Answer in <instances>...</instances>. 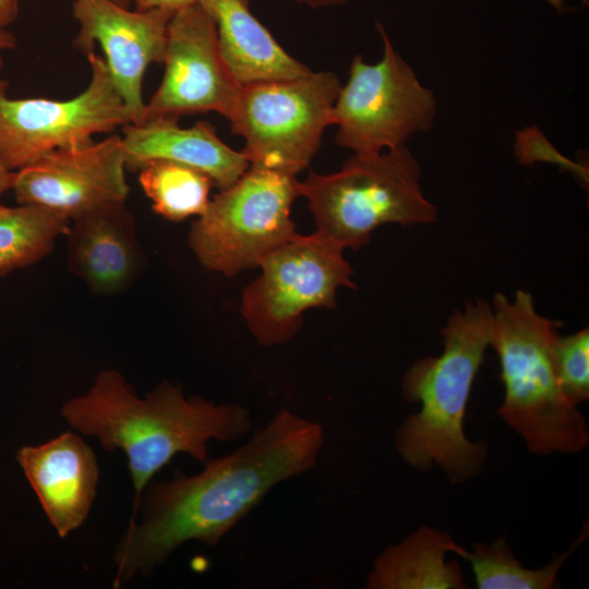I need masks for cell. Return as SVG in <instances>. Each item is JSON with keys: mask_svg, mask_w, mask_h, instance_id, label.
<instances>
[{"mask_svg": "<svg viewBox=\"0 0 589 589\" xmlns=\"http://www.w3.org/2000/svg\"><path fill=\"white\" fill-rule=\"evenodd\" d=\"M323 445L320 423L281 409L199 473L152 480L117 544L115 588L149 575L185 542L216 546L274 486L314 468Z\"/></svg>", "mask_w": 589, "mask_h": 589, "instance_id": "6da1fadb", "label": "cell"}, {"mask_svg": "<svg viewBox=\"0 0 589 589\" xmlns=\"http://www.w3.org/2000/svg\"><path fill=\"white\" fill-rule=\"evenodd\" d=\"M61 414L107 452L124 453L134 489L132 516L146 485L175 456L204 464L211 441L236 442L253 430L250 411L239 404L188 397L181 384L168 381L140 397L113 369L99 372L85 394L65 401Z\"/></svg>", "mask_w": 589, "mask_h": 589, "instance_id": "7a4b0ae2", "label": "cell"}, {"mask_svg": "<svg viewBox=\"0 0 589 589\" xmlns=\"http://www.w3.org/2000/svg\"><path fill=\"white\" fill-rule=\"evenodd\" d=\"M493 309L483 299L455 311L442 329L443 350L417 360L405 373L401 393L420 410L395 433L398 455L419 471L437 466L453 483L478 476L488 457L484 441L465 433L467 404L474 377L491 344Z\"/></svg>", "mask_w": 589, "mask_h": 589, "instance_id": "3957f363", "label": "cell"}, {"mask_svg": "<svg viewBox=\"0 0 589 589\" xmlns=\"http://www.w3.org/2000/svg\"><path fill=\"white\" fill-rule=\"evenodd\" d=\"M492 309L490 346L504 384L500 417L532 454L582 452L589 444L588 424L563 394L554 363L553 342L562 323L540 315L525 290L514 300L496 293Z\"/></svg>", "mask_w": 589, "mask_h": 589, "instance_id": "277c9868", "label": "cell"}, {"mask_svg": "<svg viewBox=\"0 0 589 589\" xmlns=\"http://www.w3.org/2000/svg\"><path fill=\"white\" fill-rule=\"evenodd\" d=\"M420 181V165L405 145L377 154H353L334 173L311 171L300 182V196L308 200L317 231L358 250L382 225L436 220V206L424 196Z\"/></svg>", "mask_w": 589, "mask_h": 589, "instance_id": "5b68a950", "label": "cell"}, {"mask_svg": "<svg viewBox=\"0 0 589 589\" xmlns=\"http://www.w3.org/2000/svg\"><path fill=\"white\" fill-rule=\"evenodd\" d=\"M298 196L297 176L250 165L209 200L191 226L189 245L206 269L226 276L259 267L296 233L290 214Z\"/></svg>", "mask_w": 589, "mask_h": 589, "instance_id": "8992f818", "label": "cell"}, {"mask_svg": "<svg viewBox=\"0 0 589 589\" xmlns=\"http://www.w3.org/2000/svg\"><path fill=\"white\" fill-rule=\"evenodd\" d=\"M340 86L332 71L241 85L227 119L244 139L250 165L294 176L304 170L332 125Z\"/></svg>", "mask_w": 589, "mask_h": 589, "instance_id": "52a82bcc", "label": "cell"}, {"mask_svg": "<svg viewBox=\"0 0 589 589\" xmlns=\"http://www.w3.org/2000/svg\"><path fill=\"white\" fill-rule=\"evenodd\" d=\"M376 28L382 59L368 63L354 56L332 109L337 144L358 155L405 146L412 135L432 128L437 111L432 89L395 50L383 25L376 22Z\"/></svg>", "mask_w": 589, "mask_h": 589, "instance_id": "ba28073f", "label": "cell"}, {"mask_svg": "<svg viewBox=\"0 0 589 589\" xmlns=\"http://www.w3.org/2000/svg\"><path fill=\"white\" fill-rule=\"evenodd\" d=\"M344 247L316 230L297 232L260 263L261 275L243 291L241 313L265 347L291 340L312 308H334L339 287L356 288Z\"/></svg>", "mask_w": 589, "mask_h": 589, "instance_id": "9c48e42d", "label": "cell"}, {"mask_svg": "<svg viewBox=\"0 0 589 589\" xmlns=\"http://www.w3.org/2000/svg\"><path fill=\"white\" fill-rule=\"evenodd\" d=\"M87 87L70 99L11 98L0 80V159L17 171L46 154L86 145L97 133L131 123L125 104L101 56L86 55Z\"/></svg>", "mask_w": 589, "mask_h": 589, "instance_id": "30bf717a", "label": "cell"}, {"mask_svg": "<svg viewBox=\"0 0 589 589\" xmlns=\"http://www.w3.org/2000/svg\"><path fill=\"white\" fill-rule=\"evenodd\" d=\"M163 63V80L145 103L142 122L211 111L228 118L241 85L221 58L213 17L200 3L172 14Z\"/></svg>", "mask_w": 589, "mask_h": 589, "instance_id": "8fae6325", "label": "cell"}, {"mask_svg": "<svg viewBox=\"0 0 589 589\" xmlns=\"http://www.w3.org/2000/svg\"><path fill=\"white\" fill-rule=\"evenodd\" d=\"M120 135L50 152L15 171L19 204L39 205L70 220L93 209L125 203L129 185Z\"/></svg>", "mask_w": 589, "mask_h": 589, "instance_id": "7c38bea8", "label": "cell"}, {"mask_svg": "<svg viewBox=\"0 0 589 589\" xmlns=\"http://www.w3.org/2000/svg\"><path fill=\"white\" fill-rule=\"evenodd\" d=\"M72 10L80 26L74 47L87 55L99 45L131 123H142L143 77L151 63L164 61L167 26L175 12L131 11L112 0H73Z\"/></svg>", "mask_w": 589, "mask_h": 589, "instance_id": "4fadbf2b", "label": "cell"}, {"mask_svg": "<svg viewBox=\"0 0 589 589\" xmlns=\"http://www.w3.org/2000/svg\"><path fill=\"white\" fill-rule=\"evenodd\" d=\"M16 460L60 538L81 527L89 515L99 480L91 446L67 431L40 445H25Z\"/></svg>", "mask_w": 589, "mask_h": 589, "instance_id": "5bb4252c", "label": "cell"}, {"mask_svg": "<svg viewBox=\"0 0 589 589\" xmlns=\"http://www.w3.org/2000/svg\"><path fill=\"white\" fill-rule=\"evenodd\" d=\"M67 236L69 268L94 293L121 292L144 268L134 217L125 203L103 206L72 219Z\"/></svg>", "mask_w": 589, "mask_h": 589, "instance_id": "9a60e30c", "label": "cell"}, {"mask_svg": "<svg viewBox=\"0 0 589 589\" xmlns=\"http://www.w3.org/2000/svg\"><path fill=\"white\" fill-rule=\"evenodd\" d=\"M125 167L139 171L153 160H168L206 173L220 190L228 188L249 168L242 152L224 143L214 127L199 121L181 128L178 120L154 118L123 125Z\"/></svg>", "mask_w": 589, "mask_h": 589, "instance_id": "2e32d148", "label": "cell"}, {"mask_svg": "<svg viewBox=\"0 0 589 589\" xmlns=\"http://www.w3.org/2000/svg\"><path fill=\"white\" fill-rule=\"evenodd\" d=\"M217 29L219 52L240 85L292 79L311 70L290 56L250 10V0H200Z\"/></svg>", "mask_w": 589, "mask_h": 589, "instance_id": "e0dca14e", "label": "cell"}, {"mask_svg": "<svg viewBox=\"0 0 589 589\" xmlns=\"http://www.w3.org/2000/svg\"><path fill=\"white\" fill-rule=\"evenodd\" d=\"M456 542L436 528L422 526L386 548L365 580L366 589H466L457 561H446Z\"/></svg>", "mask_w": 589, "mask_h": 589, "instance_id": "ac0fdd59", "label": "cell"}, {"mask_svg": "<svg viewBox=\"0 0 589 589\" xmlns=\"http://www.w3.org/2000/svg\"><path fill=\"white\" fill-rule=\"evenodd\" d=\"M70 225L68 217L39 205L0 204V276L43 260Z\"/></svg>", "mask_w": 589, "mask_h": 589, "instance_id": "d6986e66", "label": "cell"}, {"mask_svg": "<svg viewBox=\"0 0 589 589\" xmlns=\"http://www.w3.org/2000/svg\"><path fill=\"white\" fill-rule=\"evenodd\" d=\"M587 537L586 524L569 549L538 569L522 566L504 538L491 543H474L471 552L456 544L453 553L470 563L479 589H551L556 585L563 564Z\"/></svg>", "mask_w": 589, "mask_h": 589, "instance_id": "ffe728a7", "label": "cell"}, {"mask_svg": "<svg viewBox=\"0 0 589 589\" xmlns=\"http://www.w3.org/2000/svg\"><path fill=\"white\" fill-rule=\"evenodd\" d=\"M137 172L142 190L161 217L180 221L206 209L214 185L206 173L168 160L149 161Z\"/></svg>", "mask_w": 589, "mask_h": 589, "instance_id": "44dd1931", "label": "cell"}, {"mask_svg": "<svg viewBox=\"0 0 589 589\" xmlns=\"http://www.w3.org/2000/svg\"><path fill=\"white\" fill-rule=\"evenodd\" d=\"M555 370L565 397L574 406L589 399V330L556 335L553 342Z\"/></svg>", "mask_w": 589, "mask_h": 589, "instance_id": "7402d4cb", "label": "cell"}, {"mask_svg": "<svg viewBox=\"0 0 589 589\" xmlns=\"http://www.w3.org/2000/svg\"><path fill=\"white\" fill-rule=\"evenodd\" d=\"M200 0H133L136 10L164 9L176 12L199 3Z\"/></svg>", "mask_w": 589, "mask_h": 589, "instance_id": "603a6c76", "label": "cell"}, {"mask_svg": "<svg viewBox=\"0 0 589 589\" xmlns=\"http://www.w3.org/2000/svg\"><path fill=\"white\" fill-rule=\"evenodd\" d=\"M19 14V0H0V28H7Z\"/></svg>", "mask_w": 589, "mask_h": 589, "instance_id": "cb8c5ba5", "label": "cell"}, {"mask_svg": "<svg viewBox=\"0 0 589 589\" xmlns=\"http://www.w3.org/2000/svg\"><path fill=\"white\" fill-rule=\"evenodd\" d=\"M16 46L15 36L7 28H0V70L3 67V51L11 50Z\"/></svg>", "mask_w": 589, "mask_h": 589, "instance_id": "d4e9b609", "label": "cell"}, {"mask_svg": "<svg viewBox=\"0 0 589 589\" xmlns=\"http://www.w3.org/2000/svg\"><path fill=\"white\" fill-rule=\"evenodd\" d=\"M15 171L8 169L0 159V196L5 191L12 189Z\"/></svg>", "mask_w": 589, "mask_h": 589, "instance_id": "484cf974", "label": "cell"}, {"mask_svg": "<svg viewBox=\"0 0 589 589\" xmlns=\"http://www.w3.org/2000/svg\"><path fill=\"white\" fill-rule=\"evenodd\" d=\"M297 2L301 4H306L311 8L317 9V8H325V7H332V5H340L346 3L348 0H296Z\"/></svg>", "mask_w": 589, "mask_h": 589, "instance_id": "4316f807", "label": "cell"}, {"mask_svg": "<svg viewBox=\"0 0 589 589\" xmlns=\"http://www.w3.org/2000/svg\"><path fill=\"white\" fill-rule=\"evenodd\" d=\"M548 1L552 7H554L558 11L562 9V7L564 5V2H565V0H548ZM581 1L585 4H587L589 0H581Z\"/></svg>", "mask_w": 589, "mask_h": 589, "instance_id": "83f0119b", "label": "cell"}, {"mask_svg": "<svg viewBox=\"0 0 589 589\" xmlns=\"http://www.w3.org/2000/svg\"><path fill=\"white\" fill-rule=\"evenodd\" d=\"M113 2L129 8L133 0H112Z\"/></svg>", "mask_w": 589, "mask_h": 589, "instance_id": "f1b7e54d", "label": "cell"}]
</instances>
